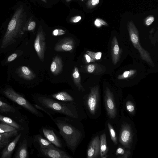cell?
<instances>
[{"label":"cell","mask_w":158,"mask_h":158,"mask_svg":"<svg viewBox=\"0 0 158 158\" xmlns=\"http://www.w3.org/2000/svg\"><path fill=\"white\" fill-rule=\"evenodd\" d=\"M35 106L45 113L52 119V115L60 114L82 121L86 118L82 106L57 100L48 96L38 94L34 96Z\"/></svg>","instance_id":"cell-1"},{"label":"cell","mask_w":158,"mask_h":158,"mask_svg":"<svg viewBox=\"0 0 158 158\" xmlns=\"http://www.w3.org/2000/svg\"><path fill=\"white\" fill-rule=\"evenodd\" d=\"M52 119L58 128L65 146L74 155L85 136L81 121L66 116L53 117Z\"/></svg>","instance_id":"cell-2"},{"label":"cell","mask_w":158,"mask_h":158,"mask_svg":"<svg viewBox=\"0 0 158 158\" xmlns=\"http://www.w3.org/2000/svg\"><path fill=\"white\" fill-rule=\"evenodd\" d=\"M25 15L23 6H20L14 13L2 40L1 47L5 48L15 42L19 34L22 35L23 32V25Z\"/></svg>","instance_id":"cell-3"},{"label":"cell","mask_w":158,"mask_h":158,"mask_svg":"<svg viewBox=\"0 0 158 158\" xmlns=\"http://www.w3.org/2000/svg\"><path fill=\"white\" fill-rule=\"evenodd\" d=\"M98 85L90 88L89 92L82 96V106L85 111L91 117L96 114L98 105L99 89Z\"/></svg>","instance_id":"cell-4"},{"label":"cell","mask_w":158,"mask_h":158,"mask_svg":"<svg viewBox=\"0 0 158 158\" xmlns=\"http://www.w3.org/2000/svg\"><path fill=\"white\" fill-rule=\"evenodd\" d=\"M127 27L130 40L134 47L138 51L141 58L149 65L154 67V64L149 53L140 44L139 32L132 21H129L127 22Z\"/></svg>","instance_id":"cell-5"},{"label":"cell","mask_w":158,"mask_h":158,"mask_svg":"<svg viewBox=\"0 0 158 158\" xmlns=\"http://www.w3.org/2000/svg\"><path fill=\"white\" fill-rule=\"evenodd\" d=\"M3 93L10 99L22 106L33 114L40 118L44 117L43 113L35 106L31 105L22 96L16 92L11 88H6L4 91Z\"/></svg>","instance_id":"cell-6"},{"label":"cell","mask_w":158,"mask_h":158,"mask_svg":"<svg viewBox=\"0 0 158 158\" xmlns=\"http://www.w3.org/2000/svg\"><path fill=\"white\" fill-rule=\"evenodd\" d=\"M40 134L55 146L64 149L65 145L59 132L48 126H42L39 130Z\"/></svg>","instance_id":"cell-7"},{"label":"cell","mask_w":158,"mask_h":158,"mask_svg":"<svg viewBox=\"0 0 158 158\" xmlns=\"http://www.w3.org/2000/svg\"><path fill=\"white\" fill-rule=\"evenodd\" d=\"M37 156L43 158H73L68 152L52 144L38 149Z\"/></svg>","instance_id":"cell-8"},{"label":"cell","mask_w":158,"mask_h":158,"mask_svg":"<svg viewBox=\"0 0 158 158\" xmlns=\"http://www.w3.org/2000/svg\"><path fill=\"white\" fill-rule=\"evenodd\" d=\"M48 96L57 100L83 107L82 97L74 94L67 91H61L49 95Z\"/></svg>","instance_id":"cell-9"},{"label":"cell","mask_w":158,"mask_h":158,"mask_svg":"<svg viewBox=\"0 0 158 158\" xmlns=\"http://www.w3.org/2000/svg\"><path fill=\"white\" fill-rule=\"evenodd\" d=\"M34 47L38 56L44 61L45 47V33L41 26H40L35 40Z\"/></svg>","instance_id":"cell-10"},{"label":"cell","mask_w":158,"mask_h":158,"mask_svg":"<svg viewBox=\"0 0 158 158\" xmlns=\"http://www.w3.org/2000/svg\"><path fill=\"white\" fill-rule=\"evenodd\" d=\"M105 106L108 114L111 118L115 117L116 110L112 94L107 87L105 90Z\"/></svg>","instance_id":"cell-11"},{"label":"cell","mask_w":158,"mask_h":158,"mask_svg":"<svg viewBox=\"0 0 158 158\" xmlns=\"http://www.w3.org/2000/svg\"><path fill=\"white\" fill-rule=\"evenodd\" d=\"M100 140L98 136L93 138L90 142L86 151L87 158H96L100 155Z\"/></svg>","instance_id":"cell-12"},{"label":"cell","mask_w":158,"mask_h":158,"mask_svg":"<svg viewBox=\"0 0 158 158\" xmlns=\"http://www.w3.org/2000/svg\"><path fill=\"white\" fill-rule=\"evenodd\" d=\"M75 42L74 39L71 37L64 38L59 41L55 45V51H71L74 48Z\"/></svg>","instance_id":"cell-13"},{"label":"cell","mask_w":158,"mask_h":158,"mask_svg":"<svg viewBox=\"0 0 158 158\" xmlns=\"http://www.w3.org/2000/svg\"><path fill=\"white\" fill-rule=\"evenodd\" d=\"M119 140L120 143L125 148H130L132 140V133L131 129L128 126L125 125L123 127Z\"/></svg>","instance_id":"cell-14"},{"label":"cell","mask_w":158,"mask_h":158,"mask_svg":"<svg viewBox=\"0 0 158 158\" xmlns=\"http://www.w3.org/2000/svg\"><path fill=\"white\" fill-rule=\"evenodd\" d=\"M111 52L113 63L115 65L118 61L120 55V49L116 37L114 36L112 40Z\"/></svg>","instance_id":"cell-15"},{"label":"cell","mask_w":158,"mask_h":158,"mask_svg":"<svg viewBox=\"0 0 158 158\" xmlns=\"http://www.w3.org/2000/svg\"><path fill=\"white\" fill-rule=\"evenodd\" d=\"M19 134L8 145H7L2 152L1 158H10L16 145L21 136Z\"/></svg>","instance_id":"cell-16"},{"label":"cell","mask_w":158,"mask_h":158,"mask_svg":"<svg viewBox=\"0 0 158 158\" xmlns=\"http://www.w3.org/2000/svg\"><path fill=\"white\" fill-rule=\"evenodd\" d=\"M17 73L19 76L27 80H31L34 79L35 75L33 72L27 67L22 66L18 69Z\"/></svg>","instance_id":"cell-17"},{"label":"cell","mask_w":158,"mask_h":158,"mask_svg":"<svg viewBox=\"0 0 158 158\" xmlns=\"http://www.w3.org/2000/svg\"><path fill=\"white\" fill-rule=\"evenodd\" d=\"M63 67L61 58L58 56H56L53 59L51 64L50 69L53 74L56 75L61 72Z\"/></svg>","instance_id":"cell-18"},{"label":"cell","mask_w":158,"mask_h":158,"mask_svg":"<svg viewBox=\"0 0 158 158\" xmlns=\"http://www.w3.org/2000/svg\"><path fill=\"white\" fill-rule=\"evenodd\" d=\"M32 142L35 147L37 150L52 144L40 134L34 135L32 138Z\"/></svg>","instance_id":"cell-19"},{"label":"cell","mask_w":158,"mask_h":158,"mask_svg":"<svg viewBox=\"0 0 158 158\" xmlns=\"http://www.w3.org/2000/svg\"><path fill=\"white\" fill-rule=\"evenodd\" d=\"M17 130L10 132L0 133V149L6 146L9 143L10 139L17 134Z\"/></svg>","instance_id":"cell-20"},{"label":"cell","mask_w":158,"mask_h":158,"mask_svg":"<svg viewBox=\"0 0 158 158\" xmlns=\"http://www.w3.org/2000/svg\"><path fill=\"white\" fill-rule=\"evenodd\" d=\"M28 140L26 138H24L17 151L15 158H27L28 156Z\"/></svg>","instance_id":"cell-21"},{"label":"cell","mask_w":158,"mask_h":158,"mask_svg":"<svg viewBox=\"0 0 158 158\" xmlns=\"http://www.w3.org/2000/svg\"><path fill=\"white\" fill-rule=\"evenodd\" d=\"M74 84L79 92H83L85 88L81 84V76L77 68L75 67L72 73Z\"/></svg>","instance_id":"cell-22"},{"label":"cell","mask_w":158,"mask_h":158,"mask_svg":"<svg viewBox=\"0 0 158 158\" xmlns=\"http://www.w3.org/2000/svg\"><path fill=\"white\" fill-rule=\"evenodd\" d=\"M87 71L89 73L100 74L105 71L104 66L97 64H91L86 66Z\"/></svg>","instance_id":"cell-23"},{"label":"cell","mask_w":158,"mask_h":158,"mask_svg":"<svg viewBox=\"0 0 158 158\" xmlns=\"http://www.w3.org/2000/svg\"><path fill=\"white\" fill-rule=\"evenodd\" d=\"M100 140V155L101 157L102 158L105 156H106V155L108 151V148L106 143V135L105 133L101 135Z\"/></svg>","instance_id":"cell-24"},{"label":"cell","mask_w":158,"mask_h":158,"mask_svg":"<svg viewBox=\"0 0 158 158\" xmlns=\"http://www.w3.org/2000/svg\"><path fill=\"white\" fill-rule=\"evenodd\" d=\"M0 121L6 124L10 125L17 129L20 128V126L10 118L0 115Z\"/></svg>","instance_id":"cell-25"},{"label":"cell","mask_w":158,"mask_h":158,"mask_svg":"<svg viewBox=\"0 0 158 158\" xmlns=\"http://www.w3.org/2000/svg\"><path fill=\"white\" fill-rule=\"evenodd\" d=\"M15 112V110L8 104L0 101V113Z\"/></svg>","instance_id":"cell-26"},{"label":"cell","mask_w":158,"mask_h":158,"mask_svg":"<svg viewBox=\"0 0 158 158\" xmlns=\"http://www.w3.org/2000/svg\"><path fill=\"white\" fill-rule=\"evenodd\" d=\"M16 130L14 127L3 122L0 124V133L10 132Z\"/></svg>","instance_id":"cell-27"},{"label":"cell","mask_w":158,"mask_h":158,"mask_svg":"<svg viewBox=\"0 0 158 158\" xmlns=\"http://www.w3.org/2000/svg\"><path fill=\"white\" fill-rule=\"evenodd\" d=\"M136 70L135 69H131L125 71L122 74L119 75L117 78L119 80L128 78L134 75L136 73Z\"/></svg>","instance_id":"cell-28"},{"label":"cell","mask_w":158,"mask_h":158,"mask_svg":"<svg viewBox=\"0 0 158 158\" xmlns=\"http://www.w3.org/2000/svg\"><path fill=\"white\" fill-rule=\"evenodd\" d=\"M36 26L35 22L32 20H30L23 26V31H32L35 28Z\"/></svg>","instance_id":"cell-29"},{"label":"cell","mask_w":158,"mask_h":158,"mask_svg":"<svg viewBox=\"0 0 158 158\" xmlns=\"http://www.w3.org/2000/svg\"><path fill=\"white\" fill-rule=\"evenodd\" d=\"M107 124L111 139L114 143L115 144H117V141L115 131L109 123H108Z\"/></svg>","instance_id":"cell-30"},{"label":"cell","mask_w":158,"mask_h":158,"mask_svg":"<svg viewBox=\"0 0 158 158\" xmlns=\"http://www.w3.org/2000/svg\"><path fill=\"white\" fill-rule=\"evenodd\" d=\"M86 54L95 61L100 60L102 55V53L101 52H94L89 51H87Z\"/></svg>","instance_id":"cell-31"},{"label":"cell","mask_w":158,"mask_h":158,"mask_svg":"<svg viewBox=\"0 0 158 158\" xmlns=\"http://www.w3.org/2000/svg\"><path fill=\"white\" fill-rule=\"evenodd\" d=\"M99 0H88L86 3L87 8L92 9L94 8L98 4Z\"/></svg>","instance_id":"cell-32"},{"label":"cell","mask_w":158,"mask_h":158,"mask_svg":"<svg viewBox=\"0 0 158 158\" xmlns=\"http://www.w3.org/2000/svg\"><path fill=\"white\" fill-rule=\"evenodd\" d=\"M126 107L127 110L130 113H133L135 111L134 106L131 101H129L127 102Z\"/></svg>","instance_id":"cell-33"},{"label":"cell","mask_w":158,"mask_h":158,"mask_svg":"<svg viewBox=\"0 0 158 158\" xmlns=\"http://www.w3.org/2000/svg\"><path fill=\"white\" fill-rule=\"evenodd\" d=\"M154 17L153 16L150 15L144 19V24L147 26H150L154 22Z\"/></svg>","instance_id":"cell-34"},{"label":"cell","mask_w":158,"mask_h":158,"mask_svg":"<svg viewBox=\"0 0 158 158\" xmlns=\"http://www.w3.org/2000/svg\"><path fill=\"white\" fill-rule=\"evenodd\" d=\"M66 33L65 31L61 29H56L54 30L52 34L54 36H59L63 35Z\"/></svg>","instance_id":"cell-35"},{"label":"cell","mask_w":158,"mask_h":158,"mask_svg":"<svg viewBox=\"0 0 158 158\" xmlns=\"http://www.w3.org/2000/svg\"><path fill=\"white\" fill-rule=\"evenodd\" d=\"M81 19V17L80 16L77 15L72 17L70 20V22L73 23L79 22Z\"/></svg>","instance_id":"cell-36"},{"label":"cell","mask_w":158,"mask_h":158,"mask_svg":"<svg viewBox=\"0 0 158 158\" xmlns=\"http://www.w3.org/2000/svg\"><path fill=\"white\" fill-rule=\"evenodd\" d=\"M17 56V54L16 53L12 54L8 57L7 60V61L10 62L13 61L16 58Z\"/></svg>","instance_id":"cell-37"},{"label":"cell","mask_w":158,"mask_h":158,"mask_svg":"<svg viewBox=\"0 0 158 158\" xmlns=\"http://www.w3.org/2000/svg\"><path fill=\"white\" fill-rule=\"evenodd\" d=\"M84 57L87 63L94 62H95V60H94L92 59L90 56L87 54H85Z\"/></svg>","instance_id":"cell-38"},{"label":"cell","mask_w":158,"mask_h":158,"mask_svg":"<svg viewBox=\"0 0 158 158\" xmlns=\"http://www.w3.org/2000/svg\"><path fill=\"white\" fill-rule=\"evenodd\" d=\"M126 152H125L123 149L121 148H118L116 151V154L117 155H124Z\"/></svg>","instance_id":"cell-39"},{"label":"cell","mask_w":158,"mask_h":158,"mask_svg":"<svg viewBox=\"0 0 158 158\" xmlns=\"http://www.w3.org/2000/svg\"><path fill=\"white\" fill-rule=\"evenodd\" d=\"M94 24L96 27H100L102 26L99 20V18L95 20Z\"/></svg>","instance_id":"cell-40"},{"label":"cell","mask_w":158,"mask_h":158,"mask_svg":"<svg viewBox=\"0 0 158 158\" xmlns=\"http://www.w3.org/2000/svg\"><path fill=\"white\" fill-rule=\"evenodd\" d=\"M130 154V152L129 151H126L125 154L122 156L119 157V158H127L128 157Z\"/></svg>","instance_id":"cell-41"},{"label":"cell","mask_w":158,"mask_h":158,"mask_svg":"<svg viewBox=\"0 0 158 158\" xmlns=\"http://www.w3.org/2000/svg\"><path fill=\"white\" fill-rule=\"evenodd\" d=\"M154 31V29H151V30L149 32L150 33H152Z\"/></svg>","instance_id":"cell-42"},{"label":"cell","mask_w":158,"mask_h":158,"mask_svg":"<svg viewBox=\"0 0 158 158\" xmlns=\"http://www.w3.org/2000/svg\"><path fill=\"white\" fill-rule=\"evenodd\" d=\"M42 0V1H43V2H44L45 3H47V1L46 0Z\"/></svg>","instance_id":"cell-43"},{"label":"cell","mask_w":158,"mask_h":158,"mask_svg":"<svg viewBox=\"0 0 158 158\" xmlns=\"http://www.w3.org/2000/svg\"><path fill=\"white\" fill-rule=\"evenodd\" d=\"M72 0H66V2H69L70 1H71Z\"/></svg>","instance_id":"cell-44"},{"label":"cell","mask_w":158,"mask_h":158,"mask_svg":"<svg viewBox=\"0 0 158 158\" xmlns=\"http://www.w3.org/2000/svg\"><path fill=\"white\" fill-rule=\"evenodd\" d=\"M81 0V1H83L84 0Z\"/></svg>","instance_id":"cell-45"},{"label":"cell","mask_w":158,"mask_h":158,"mask_svg":"<svg viewBox=\"0 0 158 158\" xmlns=\"http://www.w3.org/2000/svg\"></svg>","instance_id":"cell-46"}]
</instances>
